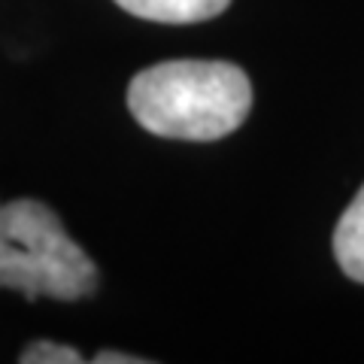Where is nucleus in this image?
<instances>
[{
    "label": "nucleus",
    "instance_id": "nucleus-1",
    "mask_svg": "<svg viewBox=\"0 0 364 364\" xmlns=\"http://www.w3.org/2000/svg\"><path fill=\"white\" fill-rule=\"evenodd\" d=\"M128 107L149 134L210 143L246 122L252 82L231 61H161L131 79Z\"/></svg>",
    "mask_w": 364,
    "mask_h": 364
},
{
    "label": "nucleus",
    "instance_id": "nucleus-2",
    "mask_svg": "<svg viewBox=\"0 0 364 364\" xmlns=\"http://www.w3.org/2000/svg\"><path fill=\"white\" fill-rule=\"evenodd\" d=\"M97 267L43 200L0 203V289L28 301H79L97 291Z\"/></svg>",
    "mask_w": 364,
    "mask_h": 364
},
{
    "label": "nucleus",
    "instance_id": "nucleus-3",
    "mask_svg": "<svg viewBox=\"0 0 364 364\" xmlns=\"http://www.w3.org/2000/svg\"><path fill=\"white\" fill-rule=\"evenodd\" d=\"M136 18L161 21V25H195L225 13L231 0H116Z\"/></svg>",
    "mask_w": 364,
    "mask_h": 364
},
{
    "label": "nucleus",
    "instance_id": "nucleus-4",
    "mask_svg": "<svg viewBox=\"0 0 364 364\" xmlns=\"http://www.w3.org/2000/svg\"><path fill=\"white\" fill-rule=\"evenodd\" d=\"M334 255H337L340 270H343L349 279L364 282V186L337 222Z\"/></svg>",
    "mask_w": 364,
    "mask_h": 364
},
{
    "label": "nucleus",
    "instance_id": "nucleus-5",
    "mask_svg": "<svg viewBox=\"0 0 364 364\" xmlns=\"http://www.w3.org/2000/svg\"><path fill=\"white\" fill-rule=\"evenodd\" d=\"M21 364H79L82 355L73 346H61L52 343V340H40V343H31L25 352L18 355Z\"/></svg>",
    "mask_w": 364,
    "mask_h": 364
},
{
    "label": "nucleus",
    "instance_id": "nucleus-6",
    "mask_svg": "<svg viewBox=\"0 0 364 364\" xmlns=\"http://www.w3.org/2000/svg\"><path fill=\"white\" fill-rule=\"evenodd\" d=\"M91 361L95 364H146V358H140V355H122V352H109V349L97 352Z\"/></svg>",
    "mask_w": 364,
    "mask_h": 364
}]
</instances>
